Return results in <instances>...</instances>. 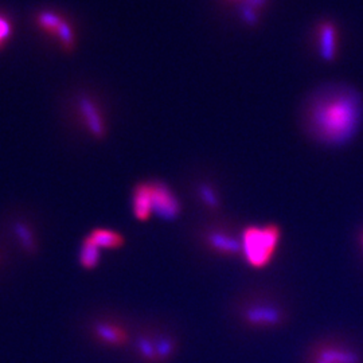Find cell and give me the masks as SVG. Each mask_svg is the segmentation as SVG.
Returning a JSON list of instances; mask_svg holds the SVG:
<instances>
[{
    "label": "cell",
    "instance_id": "obj_15",
    "mask_svg": "<svg viewBox=\"0 0 363 363\" xmlns=\"http://www.w3.org/2000/svg\"><path fill=\"white\" fill-rule=\"evenodd\" d=\"M135 355L143 363H158L154 331H143L135 338Z\"/></svg>",
    "mask_w": 363,
    "mask_h": 363
},
{
    "label": "cell",
    "instance_id": "obj_12",
    "mask_svg": "<svg viewBox=\"0 0 363 363\" xmlns=\"http://www.w3.org/2000/svg\"><path fill=\"white\" fill-rule=\"evenodd\" d=\"M194 195L203 209L210 213L218 212L222 207V197L217 186L212 181L200 179L194 184Z\"/></svg>",
    "mask_w": 363,
    "mask_h": 363
},
{
    "label": "cell",
    "instance_id": "obj_8",
    "mask_svg": "<svg viewBox=\"0 0 363 363\" xmlns=\"http://www.w3.org/2000/svg\"><path fill=\"white\" fill-rule=\"evenodd\" d=\"M200 242L209 252L221 257H242L241 235L237 236L229 228L221 225L205 228L200 233Z\"/></svg>",
    "mask_w": 363,
    "mask_h": 363
},
{
    "label": "cell",
    "instance_id": "obj_7",
    "mask_svg": "<svg viewBox=\"0 0 363 363\" xmlns=\"http://www.w3.org/2000/svg\"><path fill=\"white\" fill-rule=\"evenodd\" d=\"M307 363H363L360 347L339 338H328L309 348Z\"/></svg>",
    "mask_w": 363,
    "mask_h": 363
},
{
    "label": "cell",
    "instance_id": "obj_14",
    "mask_svg": "<svg viewBox=\"0 0 363 363\" xmlns=\"http://www.w3.org/2000/svg\"><path fill=\"white\" fill-rule=\"evenodd\" d=\"M154 338H155L158 363L170 362L177 355L179 348L177 338L163 331H154Z\"/></svg>",
    "mask_w": 363,
    "mask_h": 363
},
{
    "label": "cell",
    "instance_id": "obj_2",
    "mask_svg": "<svg viewBox=\"0 0 363 363\" xmlns=\"http://www.w3.org/2000/svg\"><path fill=\"white\" fill-rule=\"evenodd\" d=\"M242 260L252 269L267 268L279 249L283 232L276 223L249 225L241 230Z\"/></svg>",
    "mask_w": 363,
    "mask_h": 363
},
{
    "label": "cell",
    "instance_id": "obj_6",
    "mask_svg": "<svg viewBox=\"0 0 363 363\" xmlns=\"http://www.w3.org/2000/svg\"><path fill=\"white\" fill-rule=\"evenodd\" d=\"M36 23L45 36L57 42L62 52L71 54L75 50L78 33L74 22L68 15L55 10H43L36 14Z\"/></svg>",
    "mask_w": 363,
    "mask_h": 363
},
{
    "label": "cell",
    "instance_id": "obj_13",
    "mask_svg": "<svg viewBox=\"0 0 363 363\" xmlns=\"http://www.w3.org/2000/svg\"><path fill=\"white\" fill-rule=\"evenodd\" d=\"M88 237L100 249L119 251V249L124 248V245H126V237L117 230H112L107 228L93 229Z\"/></svg>",
    "mask_w": 363,
    "mask_h": 363
},
{
    "label": "cell",
    "instance_id": "obj_3",
    "mask_svg": "<svg viewBox=\"0 0 363 363\" xmlns=\"http://www.w3.org/2000/svg\"><path fill=\"white\" fill-rule=\"evenodd\" d=\"M242 326L252 329H274L288 320L286 306L272 297L252 296L245 299L237 311Z\"/></svg>",
    "mask_w": 363,
    "mask_h": 363
},
{
    "label": "cell",
    "instance_id": "obj_5",
    "mask_svg": "<svg viewBox=\"0 0 363 363\" xmlns=\"http://www.w3.org/2000/svg\"><path fill=\"white\" fill-rule=\"evenodd\" d=\"M309 46L320 62L334 64L342 54L343 33L341 24L335 19L322 17L316 19L309 31Z\"/></svg>",
    "mask_w": 363,
    "mask_h": 363
},
{
    "label": "cell",
    "instance_id": "obj_4",
    "mask_svg": "<svg viewBox=\"0 0 363 363\" xmlns=\"http://www.w3.org/2000/svg\"><path fill=\"white\" fill-rule=\"evenodd\" d=\"M74 113L78 126L96 142L107 139L110 132V114L105 101L94 93H80L74 100Z\"/></svg>",
    "mask_w": 363,
    "mask_h": 363
},
{
    "label": "cell",
    "instance_id": "obj_1",
    "mask_svg": "<svg viewBox=\"0 0 363 363\" xmlns=\"http://www.w3.org/2000/svg\"><path fill=\"white\" fill-rule=\"evenodd\" d=\"M362 119V94L345 82H328L315 88L297 112V126L309 142L332 148L350 143Z\"/></svg>",
    "mask_w": 363,
    "mask_h": 363
},
{
    "label": "cell",
    "instance_id": "obj_18",
    "mask_svg": "<svg viewBox=\"0 0 363 363\" xmlns=\"http://www.w3.org/2000/svg\"><path fill=\"white\" fill-rule=\"evenodd\" d=\"M360 242H361V248L363 249V232L361 233V237H360Z\"/></svg>",
    "mask_w": 363,
    "mask_h": 363
},
{
    "label": "cell",
    "instance_id": "obj_17",
    "mask_svg": "<svg viewBox=\"0 0 363 363\" xmlns=\"http://www.w3.org/2000/svg\"><path fill=\"white\" fill-rule=\"evenodd\" d=\"M14 33V26L10 18L0 13V50L4 49Z\"/></svg>",
    "mask_w": 363,
    "mask_h": 363
},
{
    "label": "cell",
    "instance_id": "obj_9",
    "mask_svg": "<svg viewBox=\"0 0 363 363\" xmlns=\"http://www.w3.org/2000/svg\"><path fill=\"white\" fill-rule=\"evenodd\" d=\"M154 216L164 221H174L181 216L182 202L175 191L159 179H147Z\"/></svg>",
    "mask_w": 363,
    "mask_h": 363
},
{
    "label": "cell",
    "instance_id": "obj_10",
    "mask_svg": "<svg viewBox=\"0 0 363 363\" xmlns=\"http://www.w3.org/2000/svg\"><path fill=\"white\" fill-rule=\"evenodd\" d=\"M93 336L107 347L120 348L129 343L131 334L126 326L114 320H100L91 328Z\"/></svg>",
    "mask_w": 363,
    "mask_h": 363
},
{
    "label": "cell",
    "instance_id": "obj_16",
    "mask_svg": "<svg viewBox=\"0 0 363 363\" xmlns=\"http://www.w3.org/2000/svg\"><path fill=\"white\" fill-rule=\"evenodd\" d=\"M100 260H101V249L91 241L89 237H85L80 253V262L82 268L91 271L100 264Z\"/></svg>",
    "mask_w": 363,
    "mask_h": 363
},
{
    "label": "cell",
    "instance_id": "obj_11",
    "mask_svg": "<svg viewBox=\"0 0 363 363\" xmlns=\"http://www.w3.org/2000/svg\"><path fill=\"white\" fill-rule=\"evenodd\" d=\"M131 209L133 218L139 222H148L154 217L152 206H151V198H149V188L148 182H138L132 187L131 193Z\"/></svg>",
    "mask_w": 363,
    "mask_h": 363
}]
</instances>
